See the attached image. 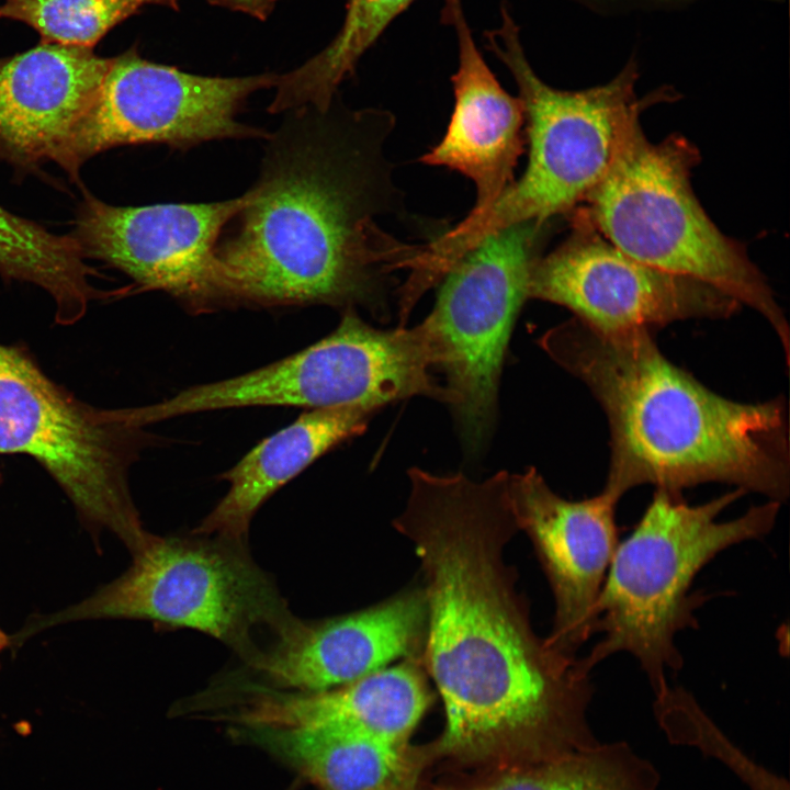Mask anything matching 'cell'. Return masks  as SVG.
<instances>
[{"label":"cell","mask_w":790,"mask_h":790,"mask_svg":"<svg viewBox=\"0 0 790 790\" xmlns=\"http://www.w3.org/2000/svg\"><path fill=\"white\" fill-rule=\"evenodd\" d=\"M394 529L419 558L427 601L422 663L443 702L441 746H537L548 759L591 747L590 673L532 629L505 549L518 531L501 471L476 482L408 471Z\"/></svg>","instance_id":"cell-1"},{"label":"cell","mask_w":790,"mask_h":790,"mask_svg":"<svg viewBox=\"0 0 790 790\" xmlns=\"http://www.w3.org/2000/svg\"><path fill=\"white\" fill-rule=\"evenodd\" d=\"M286 113L267 138L237 229L217 244L233 306L384 314L392 273L410 271L422 250L379 224L403 202L385 154L395 116L334 102Z\"/></svg>","instance_id":"cell-2"},{"label":"cell","mask_w":790,"mask_h":790,"mask_svg":"<svg viewBox=\"0 0 790 790\" xmlns=\"http://www.w3.org/2000/svg\"><path fill=\"white\" fill-rule=\"evenodd\" d=\"M650 330L605 334L575 317L539 339L601 406L610 431L603 492L637 486L681 494L725 483L782 503L790 492L786 402L723 397L658 349Z\"/></svg>","instance_id":"cell-3"},{"label":"cell","mask_w":790,"mask_h":790,"mask_svg":"<svg viewBox=\"0 0 790 790\" xmlns=\"http://www.w3.org/2000/svg\"><path fill=\"white\" fill-rule=\"evenodd\" d=\"M745 492L735 488L699 505L656 489L631 533L619 542L596 603L594 633L602 636L579 658L590 673L613 654L629 653L655 695L668 688L667 672L682 667L676 634L696 628L708 598L691 591L699 572L730 546L760 539L774 528L780 503L767 500L742 516H719Z\"/></svg>","instance_id":"cell-4"},{"label":"cell","mask_w":790,"mask_h":790,"mask_svg":"<svg viewBox=\"0 0 790 790\" xmlns=\"http://www.w3.org/2000/svg\"><path fill=\"white\" fill-rule=\"evenodd\" d=\"M636 112L625 124L612 161L579 212L607 240L648 266L704 282L759 313L790 359V332L766 278L744 245L723 234L690 182L697 147L673 134L645 136Z\"/></svg>","instance_id":"cell-5"},{"label":"cell","mask_w":790,"mask_h":790,"mask_svg":"<svg viewBox=\"0 0 790 790\" xmlns=\"http://www.w3.org/2000/svg\"><path fill=\"white\" fill-rule=\"evenodd\" d=\"M486 45L512 75L526 113L529 161L522 177L486 211L469 215L437 238V248L455 261L484 237L507 226L550 222L569 213L606 174L621 133L633 114L661 94L639 100V64L631 55L603 84L561 90L544 82L530 65L519 27L505 4Z\"/></svg>","instance_id":"cell-6"},{"label":"cell","mask_w":790,"mask_h":790,"mask_svg":"<svg viewBox=\"0 0 790 790\" xmlns=\"http://www.w3.org/2000/svg\"><path fill=\"white\" fill-rule=\"evenodd\" d=\"M247 543L217 537L151 535L132 553L131 566L80 602L36 617L12 636L15 646L42 630L91 619H138L188 628L233 648L250 665L302 620L274 580L251 558ZM272 644V645H273Z\"/></svg>","instance_id":"cell-7"},{"label":"cell","mask_w":790,"mask_h":790,"mask_svg":"<svg viewBox=\"0 0 790 790\" xmlns=\"http://www.w3.org/2000/svg\"><path fill=\"white\" fill-rule=\"evenodd\" d=\"M129 408L89 405L52 381L20 347L0 343V453L36 460L89 527L131 553L150 538L128 487L147 435Z\"/></svg>","instance_id":"cell-8"},{"label":"cell","mask_w":790,"mask_h":790,"mask_svg":"<svg viewBox=\"0 0 790 790\" xmlns=\"http://www.w3.org/2000/svg\"><path fill=\"white\" fill-rule=\"evenodd\" d=\"M438 357L428 325L377 329L343 309L337 328L313 345L249 372L189 386L174 396L182 415L290 406L307 409L379 407L410 396L451 404L430 369Z\"/></svg>","instance_id":"cell-9"},{"label":"cell","mask_w":790,"mask_h":790,"mask_svg":"<svg viewBox=\"0 0 790 790\" xmlns=\"http://www.w3.org/2000/svg\"><path fill=\"white\" fill-rule=\"evenodd\" d=\"M548 227L527 221L484 237L447 271L425 319L460 437L472 453L493 429L504 357Z\"/></svg>","instance_id":"cell-10"},{"label":"cell","mask_w":790,"mask_h":790,"mask_svg":"<svg viewBox=\"0 0 790 790\" xmlns=\"http://www.w3.org/2000/svg\"><path fill=\"white\" fill-rule=\"evenodd\" d=\"M278 75L213 77L142 58L135 49L113 57L95 99L56 155L77 177L92 156L122 145L166 144L190 149L219 139L268 138L237 120L253 92L274 87Z\"/></svg>","instance_id":"cell-11"},{"label":"cell","mask_w":790,"mask_h":790,"mask_svg":"<svg viewBox=\"0 0 790 790\" xmlns=\"http://www.w3.org/2000/svg\"><path fill=\"white\" fill-rule=\"evenodd\" d=\"M569 236L533 263L528 300L564 306L605 334L652 331L677 320L729 318L741 304L718 289L643 263L607 240L579 212Z\"/></svg>","instance_id":"cell-12"},{"label":"cell","mask_w":790,"mask_h":790,"mask_svg":"<svg viewBox=\"0 0 790 790\" xmlns=\"http://www.w3.org/2000/svg\"><path fill=\"white\" fill-rule=\"evenodd\" d=\"M247 201L114 206L87 195L76 236L86 257L120 269L194 314L233 306L216 256L223 230Z\"/></svg>","instance_id":"cell-13"},{"label":"cell","mask_w":790,"mask_h":790,"mask_svg":"<svg viewBox=\"0 0 790 790\" xmlns=\"http://www.w3.org/2000/svg\"><path fill=\"white\" fill-rule=\"evenodd\" d=\"M508 503L550 584L554 616L546 642L576 656L594 634L596 603L619 544L618 499L601 490L580 500L553 492L537 469L509 474Z\"/></svg>","instance_id":"cell-14"},{"label":"cell","mask_w":790,"mask_h":790,"mask_svg":"<svg viewBox=\"0 0 790 790\" xmlns=\"http://www.w3.org/2000/svg\"><path fill=\"white\" fill-rule=\"evenodd\" d=\"M426 636L424 588H409L356 612L301 621L249 667L269 686L325 690L363 678L394 659L422 657Z\"/></svg>","instance_id":"cell-15"},{"label":"cell","mask_w":790,"mask_h":790,"mask_svg":"<svg viewBox=\"0 0 790 790\" xmlns=\"http://www.w3.org/2000/svg\"><path fill=\"white\" fill-rule=\"evenodd\" d=\"M443 19L454 29L459 66L451 77L454 108L441 142L421 156L429 166L445 167L472 180V214L486 211L515 182V168L526 143L521 99L509 94L478 50L461 0H445Z\"/></svg>","instance_id":"cell-16"},{"label":"cell","mask_w":790,"mask_h":790,"mask_svg":"<svg viewBox=\"0 0 790 790\" xmlns=\"http://www.w3.org/2000/svg\"><path fill=\"white\" fill-rule=\"evenodd\" d=\"M112 58L42 43L0 59V158L20 168L54 160L102 84Z\"/></svg>","instance_id":"cell-17"},{"label":"cell","mask_w":790,"mask_h":790,"mask_svg":"<svg viewBox=\"0 0 790 790\" xmlns=\"http://www.w3.org/2000/svg\"><path fill=\"white\" fill-rule=\"evenodd\" d=\"M421 657L338 687L301 691L259 682H234L239 706L233 719L253 727L337 724L362 729L395 743L407 741L431 702Z\"/></svg>","instance_id":"cell-18"},{"label":"cell","mask_w":790,"mask_h":790,"mask_svg":"<svg viewBox=\"0 0 790 790\" xmlns=\"http://www.w3.org/2000/svg\"><path fill=\"white\" fill-rule=\"evenodd\" d=\"M371 414L361 407L307 409L222 474L228 483L225 495L191 533L246 543L250 522L269 497L334 447L362 433Z\"/></svg>","instance_id":"cell-19"},{"label":"cell","mask_w":790,"mask_h":790,"mask_svg":"<svg viewBox=\"0 0 790 790\" xmlns=\"http://www.w3.org/2000/svg\"><path fill=\"white\" fill-rule=\"evenodd\" d=\"M249 730L324 790H386L406 747L347 725Z\"/></svg>","instance_id":"cell-20"},{"label":"cell","mask_w":790,"mask_h":790,"mask_svg":"<svg viewBox=\"0 0 790 790\" xmlns=\"http://www.w3.org/2000/svg\"><path fill=\"white\" fill-rule=\"evenodd\" d=\"M415 0H348L335 38L307 61L278 75L272 114L312 106L327 110L342 81L386 27Z\"/></svg>","instance_id":"cell-21"},{"label":"cell","mask_w":790,"mask_h":790,"mask_svg":"<svg viewBox=\"0 0 790 790\" xmlns=\"http://www.w3.org/2000/svg\"><path fill=\"white\" fill-rule=\"evenodd\" d=\"M651 763L623 742L596 744L473 790H657Z\"/></svg>","instance_id":"cell-22"},{"label":"cell","mask_w":790,"mask_h":790,"mask_svg":"<svg viewBox=\"0 0 790 790\" xmlns=\"http://www.w3.org/2000/svg\"><path fill=\"white\" fill-rule=\"evenodd\" d=\"M178 8V0H7L0 18L36 30L42 43L92 48L112 27L146 5Z\"/></svg>","instance_id":"cell-23"},{"label":"cell","mask_w":790,"mask_h":790,"mask_svg":"<svg viewBox=\"0 0 790 790\" xmlns=\"http://www.w3.org/2000/svg\"><path fill=\"white\" fill-rule=\"evenodd\" d=\"M603 15L681 9L700 0H572ZM781 3L785 0H764Z\"/></svg>","instance_id":"cell-24"},{"label":"cell","mask_w":790,"mask_h":790,"mask_svg":"<svg viewBox=\"0 0 790 790\" xmlns=\"http://www.w3.org/2000/svg\"><path fill=\"white\" fill-rule=\"evenodd\" d=\"M208 2L227 9L246 13L250 16L264 20L272 12L278 0H207Z\"/></svg>","instance_id":"cell-25"},{"label":"cell","mask_w":790,"mask_h":790,"mask_svg":"<svg viewBox=\"0 0 790 790\" xmlns=\"http://www.w3.org/2000/svg\"><path fill=\"white\" fill-rule=\"evenodd\" d=\"M11 645V636L7 635L1 629H0V654Z\"/></svg>","instance_id":"cell-26"},{"label":"cell","mask_w":790,"mask_h":790,"mask_svg":"<svg viewBox=\"0 0 790 790\" xmlns=\"http://www.w3.org/2000/svg\"><path fill=\"white\" fill-rule=\"evenodd\" d=\"M0 482H1V474H0Z\"/></svg>","instance_id":"cell-27"}]
</instances>
